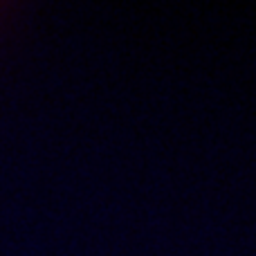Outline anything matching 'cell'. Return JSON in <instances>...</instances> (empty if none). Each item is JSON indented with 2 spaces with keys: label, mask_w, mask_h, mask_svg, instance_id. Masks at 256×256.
I'll return each mask as SVG.
<instances>
[]
</instances>
